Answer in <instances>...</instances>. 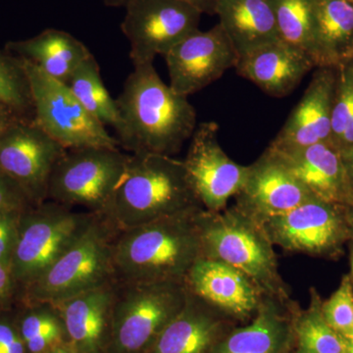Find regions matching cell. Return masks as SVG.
Here are the masks:
<instances>
[{"instance_id":"cell-26","label":"cell","mask_w":353,"mask_h":353,"mask_svg":"<svg viewBox=\"0 0 353 353\" xmlns=\"http://www.w3.org/2000/svg\"><path fill=\"white\" fill-rule=\"evenodd\" d=\"M316 39L322 63L353 48V4L347 0H314Z\"/></svg>"},{"instance_id":"cell-37","label":"cell","mask_w":353,"mask_h":353,"mask_svg":"<svg viewBox=\"0 0 353 353\" xmlns=\"http://www.w3.org/2000/svg\"><path fill=\"white\" fill-rule=\"evenodd\" d=\"M20 119H25V118L20 117L17 113L14 112L10 108H7L4 104L0 103V136L11 125Z\"/></svg>"},{"instance_id":"cell-12","label":"cell","mask_w":353,"mask_h":353,"mask_svg":"<svg viewBox=\"0 0 353 353\" xmlns=\"http://www.w3.org/2000/svg\"><path fill=\"white\" fill-rule=\"evenodd\" d=\"M341 205L312 197L299 206L261 223L274 245L289 252L333 253L350 233Z\"/></svg>"},{"instance_id":"cell-20","label":"cell","mask_w":353,"mask_h":353,"mask_svg":"<svg viewBox=\"0 0 353 353\" xmlns=\"http://www.w3.org/2000/svg\"><path fill=\"white\" fill-rule=\"evenodd\" d=\"M115 281L64 299L57 306L72 347L81 353H108Z\"/></svg>"},{"instance_id":"cell-43","label":"cell","mask_w":353,"mask_h":353,"mask_svg":"<svg viewBox=\"0 0 353 353\" xmlns=\"http://www.w3.org/2000/svg\"><path fill=\"white\" fill-rule=\"evenodd\" d=\"M352 210H350V215L347 216L348 225H350V230L353 232V205Z\"/></svg>"},{"instance_id":"cell-3","label":"cell","mask_w":353,"mask_h":353,"mask_svg":"<svg viewBox=\"0 0 353 353\" xmlns=\"http://www.w3.org/2000/svg\"><path fill=\"white\" fill-rule=\"evenodd\" d=\"M199 208L203 206L183 160L130 153L124 175L101 215L120 231Z\"/></svg>"},{"instance_id":"cell-21","label":"cell","mask_w":353,"mask_h":353,"mask_svg":"<svg viewBox=\"0 0 353 353\" xmlns=\"http://www.w3.org/2000/svg\"><path fill=\"white\" fill-rule=\"evenodd\" d=\"M297 306L264 296L250 324L234 327L211 353H285L294 347Z\"/></svg>"},{"instance_id":"cell-4","label":"cell","mask_w":353,"mask_h":353,"mask_svg":"<svg viewBox=\"0 0 353 353\" xmlns=\"http://www.w3.org/2000/svg\"><path fill=\"white\" fill-rule=\"evenodd\" d=\"M199 226L201 257L231 265L266 296L292 303L279 273L274 245L261 223L234 205L219 212L202 209Z\"/></svg>"},{"instance_id":"cell-9","label":"cell","mask_w":353,"mask_h":353,"mask_svg":"<svg viewBox=\"0 0 353 353\" xmlns=\"http://www.w3.org/2000/svg\"><path fill=\"white\" fill-rule=\"evenodd\" d=\"M23 62L31 87L34 121L48 136L67 150L120 148L117 139L85 110L67 83Z\"/></svg>"},{"instance_id":"cell-31","label":"cell","mask_w":353,"mask_h":353,"mask_svg":"<svg viewBox=\"0 0 353 353\" xmlns=\"http://www.w3.org/2000/svg\"><path fill=\"white\" fill-rule=\"evenodd\" d=\"M325 320L341 336L353 331V285L350 276H345L340 287L328 301L322 303Z\"/></svg>"},{"instance_id":"cell-18","label":"cell","mask_w":353,"mask_h":353,"mask_svg":"<svg viewBox=\"0 0 353 353\" xmlns=\"http://www.w3.org/2000/svg\"><path fill=\"white\" fill-rule=\"evenodd\" d=\"M267 148L316 199L336 205H353V189L347 170L340 150L332 143H316L290 152Z\"/></svg>"},{"instance_id":"cell-14","label":"cell","mask_w":353,"mask_h":353,"mask_svg":"<svg viewBox=\"0 0 353 353\" xmlns=\"http://www.w3.org/2000/svg\"><path fill=\"white\" fill-rule=\"evenodd\" d=\"M169 85L189 97L219 80L234 68L239 55L219 23L210 30H197L176 44L166 55Z\"/></svg>"},{"instance_id":"cell-42","label":"cell","mask_w":353,"mask_h":353,"mask_svg":"<svg viewBox=\"0 0 353 353\" xmlns=\"http://www.w3.org/2000/svg\"><path fill=\"white\" fill-rule=\"evenodd\" d=\"M130 0H104V3L108 7H125Z\"/></svg>"},{"instance_id":"cell-34","label":"cell","mask_w":353,"mask_h":353,"mask_svg":"<svg viewBox=\"0 0 353 353\" xmlns=\"http://www.w3.org/2000/svg\"><path fill=\"white\" fill-rule=\"evenodd\" d=\"M34 206L22 188L0 171V211L25 212Z\"/></svg>"},{"instance_id":"cell-6","label":"cell","mask_w":353,"mask_h":353,"mask_svg":"<svg viewBox=\"0 0 353 353\" xmlns=\"http://www.w3.org/2000/svg\"><path fill=\"white\" fill-rule=\"evenodd\" d=\"M187 299L185 282L115 281L108 353H148Z\"/></svg>"},{"instance_id":"cell-32","label":"cell","mask_w":353,"mask_h":353,"mask_svg":"<svg viewBox=\"0 0 353 353\" xmlns=\"http://www.w3.org/2000/svg\"><path fill=\"white\" fill-rule=\"evenodd\" d=\"M353 117V68L343 69L340 82L336 83L332 109V145L338 148L348 122Z\"/></svg>"},{"instance_id":"cell-33","label":"cell","mask_w":353,"mask_h":353,"mask_svg":"<svg viewBox=\"0 0 353 353\" xmlns=\"http://www.w3.org/2000/svg\"><path fill=\"white\" fill-rule=\"evenodd\" d=\"M24 212L0 211V263L10 269L17 243L21 216Z\"/></svg>"},{"instance_id":"cell-13","label":"cell","mask_w":353,"mask_h":353,"mask_svg":"<svg viewBox=\"0 0 353 353\" xmlns=\"http://www.w3.org/2000/svg\"><path fill=\"white\" fill-rule=\"evenodd\" d=\"M217 123H201L190 138L183 160L199 201L204 209L219 212L245 185L248 166L233 161L218 141Z\"/></svg>"},{"instance_id":"cell-10","label":"cell","mask_w":353,"mask_h":353,"mask_svg":"<svg viewBox=\"0 0 353 353\" xmlns=\"http://www.w3.org/2000/svg\"><path fill=\"white\" fill-rule=\"evenodd\" d=\"M121 25L130 43L132 66L165 57L179 43L196 32L202 14L178 0H130Z\"/></svg>"},{"instance_id":"cell-24","label":"cell","mask_w":353,"mask_h":353,"mask_svg":"<svg viewBox=\"0 0 353 353\" xmlns=\"http://www.w3.org/2000/svg\"><path fill=\"white\" fill-rule=\"evenodd\" d=\"M7 48L46 75L65 83L92 54L82 41L57 29L44 30L34 38L9 43Z\"/></svg>"},{"instance_id":"cell-38","label":"cell","mask_w":353,"mask_h":353,"mask_svg":"<svg viewBox=\"0 0 353 353\" xmlns=\"http://www.w3.org/2000/svg\"><path fill=\"white\" fill-rule=\"evenodd\" d=\"M183 3L194 7L201 14H208V15H215L216 7H217L219 0H178Z\"/></svg>"},{"instance_id":"cell-5","label":"cell","mask_w":353,"mask_h":353,"mask_svg":"<svg viewBox=\"0 0 353 353\" xmlns=\"http://www.w3.org/2000/svg\"><path fill=\"white\" fill-rule=\"evenodd\" d=\"M118 231L97 213L73 245L21 292L18 303H57L115 281L112 248Z\"/></svg>"},{"instance_id":"cell-2","label":"cell","mask_w":353,"mask_h":353,"mask_svg":"<svg viewBox=\"0 0 353 353\" xmlns=\"http://www.w3.org/2000/svg\"><path fill=\"white\" fill-rule=\"evenodd\" d=\"M202 209L118 231L112 248L116 282H185L201 257L199 216Z\"/></svg>"},{"instance_id":"cell-40","label":"cell","mask_w":353,"mask_h":353,"mask_svg":"<svg viewBox=\"0 0 353 353\" xmlns=\"http://www.w3.org/2000/svg\"><path fill=\"white\" fill-rule=\"evenodd\" d=\"M343 341V353H353V331L352 333L341 336Z\"/></svg>"},{"instance_id":"cell-30","label":"cell","mask_w":353,"mask_h":353,"mask_svg":"<svg viewBox=\"0 0 353 353\" xmlns=\"http://www.w3.org/2000/svg\"><path fill=\"white\" fill-rule=\"evenodd\" d=\"M0 103L4 104L20 117L34 114L31 87L24 62L19 57L0 52Z\"/></svg>"},{"instance_id":"cell-39","label":"cell","mask_w":353,"mask_h":353,"mask_svg":"<svg viewBox=\"0 0 353 353\" xmlns=\"http://www.w3.org/2000/svg\"><path fill=\"white\" fill-rule=\"evenodd\" d=\"M341 157L353 189V145L341 150Z\"/></svg>"},{"instance_id":"cell-41","label":"cell","mask_w":353,"mask_h":353,"mask_svg":"<svg viewBox=\"0 0 353 353\" xmlns=\"http://www.w3.org/2000/svg\"><path fill=\"white\" fill-rule=\"evenodd\" d=\"M48 353H81L79 352L78 350H76L75 348H73L70 345H62V347H59L55 348V350H51V352Z\"/></svg>"},{"instance_id":"cell-17","label":"cell","mask_w":353,"mask_h":353,"mask_svg":"<svg viewBox=\"0 0 353 353\" xmlns=\"http://www.w3.org/2000/svg\"><path fill=\"white\" fill-rule=\"evenodd\" d=\"M336 85L328 71L318 72L269 148L290 152L316 143H332V109Z\"/></svg>"},{"instance_id":"cell-46","label":"cell","mask_w":353,"mask_h":353,"mask_svg":"<svg viewBox=\"0 0 353 353\" xmlns=\"http://www.w3.org/2000/svg\"><path fill=\"white\" fill-rule=\"evenodd\" d=\"M352 54L353 55V48H352Z\"/></svg>"},{"instance_id":"cell-1","label":"cell","mask_w":353,"mask_h":353,"mask_svg":"<svg viewBox=\"0 0 353 353\" xmlns=\"http://www.w3.org/2000/svg\"><path fill=\"white\" fill-rule=\"evenodd\" d=\"M116 103L120 116L116 139L131 154L173 157L197 127L189 97L166 85L153 62L134 67Z\"/></svg>"},{"instance_id":"cell-19","label":"cell","mask_w":353,"mask_h":353,"mask_svg":"<svg viewBox=\"0 0 353 353\" xmlns=\"http://www.w3.org/2000/svg\"><path fill=\"white\" fill-rule=\"evenodd\" d=\"M236 322L188 290L185 307L148 353H211Z\"/></svg>"},{"instance_id":"cell-27","label":"cell","mask_w":353,"mask_h":353,"mask_svg":"<svg viewBox=\"0 0 353 353\" xmlns=\"http://www.w3.org/2000/svg\"><path fill=\"white\" fill-rule=\"evenodd\" d=\"M280 39L323 64L316 39L314 0H270Z\"/></svg>"},{"instance_id":"cell-28","label":"cell","mask_w":353,"mask_h":353,"mask_svg":"<svg viewBox=\"0 0 353 353\" xmlns=\"http://www.w3.org/2000/svg\"><path fill=\"white\" fill-rule=\"evenodd\" d=\"M67 85L92 117L103 126L114 130L118 127L120 116L117 103L102 81L101 68L94 54L76 69Z\"/></svg>"},{"instance_id":"cell-25","label":"cell","mask_w":353,"mask_h":353,"mask_svg":"<svg viewBox=\"0 0 353 353\" xmlns=\"http://www.w3.org/2000/svg\"><path fill=\"white\" fill-rule=\"evenodd\" d=\"M14 314L28 353H48L69 345L63 319L54 304L18 303Z\"/></svg>"},{"instance_id":"cell-23","label":"cell","mask_w":353,"mask_h":353,"mask_svg":"<svg viewBox=\"0 0 353 353\" xmlns=\"http://www.w3.org/2000/svg\"><path fill=\"white\" fill-rule=\"evenodd\" d=\"M215 15L239 58L281 41L270 0H219Z\"/></svg>"},{"instance_id":"cell-29","label":"cell","mask_w":353,"mask_h":353,"mask_svg":"<svg viewBox=\"0 0 353 353\" xmlns=\"http://www.w3.org/2000/svg\"><path fill=\"white\" fill-rule=\"evenodd\" d=\"M311 303L306 310L294 311V345L296 353H343L340 334L332 329L322 312V301L311 290Z\"/></svg>"},{"instance_id":"cell-35","label":"cell","mask_w":353,"mask_h":353,"mask_svg":"<svg viewBox=\"0 0 353 353\" xmlns=\"http://www.w3.org/2000/svg\"><path fill=\"white\" fill-rule=\"evenodd\" d=\"M0 353H28L16 324L14 309L0 313Z\"/></svg>"},{"instance_id":"cell-22","label":"cell","mask_w":353,"mask_h":353,"mask_svg":"<svg viewBox=\"0 0 353 353\" xmlns=\"http://www.w3.org/2000/svg\"><path fill=\"white\" fill-rule=\"evenodd\" d=\"M314 66L303 51L278 41L239 58L234 69L265 94L285 97L299 87Z\"/></svg>"},{"instance_id":"cell-44","label":"cell","mask_w":353,"mask_h":353,"mask_svg":"<svg viewBox=\"0 0 353 353\" xmlns=\"http://www.w3.org/2000/svg\"><path fill=\"white\" fill-rule=\"evenodd\" d=\"M350 266H352V276H350V279H352V282L353 285V248L352 250V256H350Z\"/></svg>"},{"instance_id":"cell-45","label":"cell","mask_w":353,"mask_h":353,"mask_svg":"<svg viewBox=\"0 0 353 353\" xmlns=\"http://www.w3.org/2000/svg\"><path fill=\"white\" fill-rule=\"evenodd\" d=\"M347 2H350V3L353 4V0H347Z\"/></svg>"},{"instance_id":"cell-36","label":"cell","mask_w":353,"mask_h":353,"mask_svg":"<svg viewBox=\"0 0 353 353\" xmlns=\"http://www.w3.org/2000/svg\"><path fill=\"white\" fill-rule=\"evenodd\" d=\"M20 290L8 267L0 263V313L13 310L19 303Z\"/></svg>"},{"instance_id":"cell-7","label":"cell","mask_w":353,"mask_h":353,"mask_svg":"<svg viewBox=\"0 0 353 353\" xmlns=\"http://www.w3.org/2000/svg\"><path fill=\"white\" fill-rule=\"evenodd\" d=\"M97 215L50 201L23 213L10 264L20 294L73 245Z\"/></svg>"},{"instance_id":"cell-11","label":"cell","mask_w":353,"mask_h":353,"mask_svg":"<svg viewBox=\"0 0 353 353\" xmlns=\"http://www.w3.org/2000/svg\"><path fill=\"white\" fill-rule=\"evenodd\" d=\"M66 150L34 119H20L0 136V171L39 205L48 201L51 174Z\"/></svg>"},{"instance_id":"cell-8","label":"cell","mask_w":353,"mask_h":353,"mask_svg":"<svg viewBox=\"0 0 353 353\" xmlns=\"http://www.w3.org/2000/svg\"><path fill=\"white\" fill-rule=\"evenodd\" d=\"M130 153L119 148L68 150L51 174L48 201L101 214L124 175Z\"/></svg>"},{"instance_id":"cell-15","label":"cell","mask_w":353,"mask_h":353,"mask_svg":"<svg viewBox=\"0 0 353 353\" xmlns=\"http://www.w3.org/2000/svg\"><path fill=\"white\" fill-rule=\"evenodd\" d=\"M185 285L190 294L236 323L252 321L266 296L239 269L204 257L192 265Z\"/></svg>"},{"instance_id":"cell-47","label":"cell","mask_w":353,"mask_h":353,"mask_svg":"<svg viewBox=\"0 0 353 353\" xmlns=\"http://www.w3.org/2000/svg\"><path fill=\"white\" fill-rule=\"evenodd\" d=\"M285 353H290V352H285Z\"/></svg>"},{"instance_id":"cell-16","label":"cell","mask_w":353,"mask_h":353,"mask_svg":"<svg viewBox=\"0 0 353 353\" xmlns=\"http://www.w3.org/2000/svg\"><path fill=\"white\" fill-rule=\"evenodd\" d=\"M312 197L303 183L266 148L256 161L248 165L245 183L234 196V206L262 223Z\"/></svg>"}]
</instances>
